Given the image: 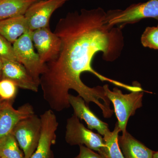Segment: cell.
Segmentation results:
<instances>
[{
    "mask_svg": "<svg viewBox=\"0 0 158 158\" xmlns=\"http://www.w3.org/2000/svg\"><path fill=\"white\" fill-rule=\"evenodd\" d=\"M106 12L100 7L69 12L60 19L54 33L62 42L59 55L46 63L40 77L44 99L51 110L61 112L70 107L69 91L73 90L88 106L93 102L101 110L104 117L112 113L110 101L103 87L90 88L81 80L85 72L93 74L102 81L134 91L135 86L127 85L105 77L92 68L94 57L99 52L108 62L118 59L124 46L122 29L110 26L106 20Z\"/></svg>",
    "mask_w": 158,
    "mask_h": 158,
    "instance_id": "6da1fadb",
    "label": "cell"
},
{
    "mask_svg": "<svg viewBox=\"0 0 158 158\" xmlns=\"http://www.w3.org/2000/svg\"><path fill=\"white\" fill-rule=\"evenodd\" d=\"M103 87L106 95L113 103L118 127L123 134L127 131L129 118L135 115L136 110L142 107L144 90H135L128 94H124L117 88L111 90L108 85H105Z\"/></svg>",
    "mask_w": 158,
    "mask_h": 158,
    "instance_id": "7a4b0ae2",
    "label": "cell"
},
{
    "mask_svg": "<svg viewBox=\"0 0 158 158\" xmlns=\"http://www.w3.org/2000/svg\"><path fill=\"white\" fill-rule=\"evenodd\" d=\"M146 18L158 20V0H149L146 2L133 4L123 10H109L106 16L108 24L121 29L127 24L135 23Z\"/></svg>",
    "mask_w": 158,
    "mask_h": 158,
    "instance_id": "3957f363",
    "label": "cell"
},
{
    "mask_svg": "<svg viewBox=\"0 0 158 158\" xmlns=\"http://www.w3.org/2000/svg\"><path fill=\"white\" fill-rule=\"evenodd\" d=\"M32 31H27L13 44L17 61L25 67L37 85H40V77L45 70V65L40 61L39 55L34 50L31 37Z\"/></svg>",
    "mask_w": 158,
    "mask_h": 158,
    "instance_id": "277c9868",
    "label": "cell"
},
{
    "mask_svg": "<svg viewBox=\"0 0 158 158\" xmlns=\"http://www.w3.org/2000/svg\"><path fill=\"white\" fill-rule=\"evenodd\" d=\"M41 123L40 116L35 114L19 122L11 133L23 150L24 158H31L37 147L40 135Z\"/></svg>",
    "mask_w": 158,
    "mask_h": 158,
    "instance_id": "5b68a950",
    "label": "cell"
},
{
    "mask_svg": "<svg viewBox=\"0 0 158 158\" xmlns=\"http://www.w3.org/2000/svg\"><path fill=\"white\" fill-rule=\"evenodd\" d=\"M65 140L69 145H84L98 152L104 146L103 138L85 127L74 113L66 121Z\"/></svg>",
    "mask_w": 158,
    "mask_h": 158,
    "instance_id": "8992f818",
    "label": "cell"
},
{
    "mask_svg": "<svg viewBox=\"0 0 158 158\" xmlns=\"http://www.w3.org/2000/svg\"><path fill=\"white\" fill-rule=\"evenodd\" d=\"M40 118L42 123L40 139L37 148L31 158H54L51 147L56 142V132L59 122L52 110L45 111L40 115Z\"/></svg>",
    "mask_w": 158,
    "mask_h": 158,
    "instance_id": "52a82bcc",
    "label": "cell"
},
{
    "mask_svg": "<svg viewBox=\"0 0 158 158\" xmlns=\"http://www.w3.org/2000/svg\"><path fill=\"white\" fill-rule=\"evenodd\" d=\"M31 37L43 64L54 60L59 55L62 42L59 36L52 32L49 27L32 31Z\"/></svg>",
    "mask_w": 158,
    "mask_h": 158,
    "instance_id": "ba28073f",
    "label": "cell"
},
{
    "mask_svg": "<svg viewBox=\"0 0 158 158\" xmlns=\"http://www.w3.org/2000/svg\"><path fill=\"white\" fill-rule=\"evenodd\" d=\"M69 0H39L33 4L24 15L31 31L49 27L52 15Z\"/></svg>",
    "mask_w": 158,
    "mask_h": 158,
    "instance_id": "9c48e42d",
    "label": "cell"
},
{
    "mask_svg": "<svg viewBox=\"0 0 158 158\" xmlns=\"http://www.w3.org/2000/svg\"><path fill=\"white\" fill-rule=\"evenodd\" d=\"M12 103H7L0 111V141L11 133L20 121L35 114L34 108L28 103L16 110Z\"/></svg>",
    "mask_w": 158,
    "mask_h": 158,
    "instance_id": "30bf717a",
    "label": "cell"
},
{
    "mask_svg": "<svg viewBox=\"0 0 158 158\" xmlns=\"http://www.w3.org/2000/svg\"><path fill=\"white\" fill-rule=\"evenodd\" d=\"M2 59V77L9 79L18 88L38 92L39 85L34 81L25 67L18 61Z\"/></svg>",
    "mask_w": 158,
    "mask_h": 158,
    "instance_id": "8fae6325",
    "label": "cell"
},
{
    "mask_svg": "<svg viewBox=\"0 0 158 158\" xmlns=\"http://www.w3.org/2000/svg\"><path fill=\"white\" fill-rule=\"evenodd\" d=\"M69 101L73 109L74 114L80 119L85 120L89 129L96 130L102 136L110 131L108 125L102 121L91 111L81 96H74L69 94Z\"/></svg>",
    "mask_w": 158,
    "mask_h": 158,
    "instance_id": "7c38bea8",
    "label": "cell"
},
{
    "mask_svg": "<svg viewBox=\"0 0 158 158\" xmlns=\"http://www.w3.org/2000/svg\"><path fill=\"white\" fill-rule=\"evenodd\" d=\"M118 143L124 158H152L154 152L127 131L118 136Z\"/></svg>",
    "mask_w": 158,
    "mask_h": 158,
    "instance_id": "4fadbf2b",
    "label": "cell"
},
{
    "mask_svg": "<svg viewBox=\"0 0 158 158\" xmlns=\"http://www.w3.org/2000/svg\"><path fill=\"white\" fill-rule=\"evenodd\" d=\"M29 30L28 24L23 15L0 20V35L11 44Z\"/></svg>",
    "mask_w": 158,
    "mask_h": 158,
    "instance_id": "5bb4252c",
    "label": "cell"
},
{
    "mask_svg": "<svg viewBox=\"0 0 158 158\" xmlns=\"http://www.w3.org/2000/svg\"><path fill=\"white\" fill-rule=\"evenodd\" d=\"M39 0H0V20L24 15L29 8Z\"/></svg>",
    "mask_w": 158,
    "mask_h": 158,
    "instance_id": "9a60e30c",
    "label": "cell"
},
{
    "mask_svg": "<svg viewBox=\"0 0 158 158\" xmlns=\"http://www.w3.org/2000/svg\"><path fill=\"white\" fill-rule=\"evenodd\" d=\"M120 131L117 122L113 131H110L103 136L104 146L98 152L99 154L105 158H124L118 143Z\"/></svg>",
    "mask_w": 158,
    "mask_h": 158,
    "instance_id": "2e32d148",
    "label": "cell"
},
{
    "mask_svg": "<svg viewBox=\"0 0 158 158\" xmlns=\"http://www.w3.org/2000/svg\"><path fill=\"white\" fill-rule=\"evenodd\" d=\"M19 145L14 135L10 133L0 141V157L24 158Z\"/></svg>",
    "mask_w": 158,
    "mask_h": 158,
    "instance_id": "e0dca14e",
    "label": "cell"
},
{
    "mask_svg": "<svg viewBox=\"0 0 158 158\" xmlns=\"http://www.w3.org/2000/svg\"><path fill=\"white\" fill-rule=\"evenodd\" d=\"M18 86L9 79L0 81V98L4 101L12 103L17 95Z\"/></svg>",
    "mask_w": 158,
    "mask_h": 158,
    "instance_id": "ac0fdd59",
    "label": "cell"
},
{
    "mask_svg": "<svg viewBox=\"0 0 158 158\" xmlns=\"http://www.w3.org/2000/svg\"><path fill=\"white\" fill-rule=\"evenodd\" d=\"M141 42L144 47L158 50V26L147 27L142 34Z\"/></svg>",
    "mask_w": 158,
    "mask_h": 158,
    "instance_id": "d6986e66",
    "label": "cell"
},
{
    "mask_svg": "<svg viewBox=\"0 0 158 158\" xmlns=\"http://www.w3.org/2000/svg\"><path fill=\"white\" fill-rule=\"evenodd\" d=\"M0 57L3 59L17 61L13 45L7 40L0 35Z\"/></svg>",
    "mask_w": 158,
    "mask_h": 158,
    "instance_id": "ffe728a7",
    "label": "cell"
},
{
    "mask_svg": "<svg viewBox=\"0 0 158 158\" xmlns=\"http://www.w3.org/2000/svg\"><path fill=\"white\" fill-rule=\"evenodd\" d=\"M79 154L75 158H105L99 154L84 145H80Z\"/></svg>",
    "mask_w": 158,
    "mask_h": 158,
    "instance_id": "44dd1931",
    "label": "cell"
},
{
    "mask_svg": "<svg viewBox=\"0 0 158 158\" xmlns=\"http://www.w3.org/2000/svg\"><path fill=\"white\" fill-rule=\"evenodd\" d=\"M3 62L2 59L0 57V81L2 77Z\"/></svg>",
    "mask_w": 158,
    "mask_h": 158,
    "instance_id": "7402d4cb",
    "label": "cell"
},
{
    "mask_svg": "<svg viewBox=\"0 0 158 158\" xmlns=\"http://www.w3.org/2000/svg\"><path fill=\"white\" fill-rule=\"evenodd\" d=\"M8 102H9L4 101V100H3L0 98V111L2 110L3 107L5 106V105Z\"/></svg>",
    "mask_w": 158,
    "mask_h": 158,
    "instance_id": "603a6c76",
    "label": "cell"
},
{
    "mask_svg": "<svg viewBox=\"0 0 158 158\" xmlns=\"http://www.w3.org/2000/svg\"><path fill=\"white\" fill-rule=\"evenodd\" d=\"M152 158H158V151L154 152Z\"/></svg>",
    "mask_w": 158,
    "mask_h": 158,
    "instance_id": "cb8c5ba5",
    "label": "cell"
},
{
    "mask_svg": "<svg viewBox=\"0 0 158 158\" xmlns=\"http://www.w3.org/2000/svg\"><path fill=\"white\" fill-rule=\"evenodd\" d=\"M0 158H3V157H0Z\"/></svg>",
    "mask_w": 158,
    "mask_h": 158,
    "instance_id": "d4e9b609",
    "label": "cell"
},
{
    "mask_svg": "<svg viewBox=\"0 0 158 158\" xmlns=\"http://www.w3.org/2000/svg\"></svg>",
    "mask_w": 158,
    "mask_h": 158,
    "instance_id": "484cf974",
    "label": "cell"
}]
</instances>
